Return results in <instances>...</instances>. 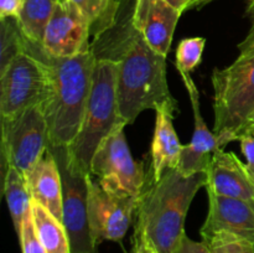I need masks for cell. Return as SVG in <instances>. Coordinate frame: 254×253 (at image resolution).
I'll return each mask as SVG.
<instances>
[{"label": "cell", "mask_w": 254, "mask_h": 253, "mask_svg": "<svg viewBox=\"0 0 254 253\" xmlns=\"http://www.w3.org/2000/svg\"><path fill=\"white\" fill-rule=\"evenodd\" d=\"M206 173L185 176L176 169L159 180L149 171L134 212V246L155 253H174L185 233V220L193 197L206 186Z\"/></svg>", "instance_id": "obj_1"}, {"label": "cell", "mask_w": 254, "mask_h": 253, "mask_svg": "<svg viewBox=\"0 0 254 253\" xmlns=\"http://www.w3.org/2000/svg\"><path fill=\"white\" fill-rule=\"evenodd\" d=\"M39 59L47 62L51 72V93L42 104L49 126V146H69L83 122L96 57L88 49L66 59H55L42 52Z\"/></svg>", "instance_id": "obj_2"}, {"label": "cell", "mask_w": 254, "mask_h": 253, "mask_svg": "<svg viewBox=\"0 0 254 253\" xmlns=\"http://www.w3.org/2000/svg\"><path fill=\"white\" fill-rule=\"evenodd\" d=\"M237 59L222 69L212 72L213 133L225 148L238 139L254 111V25L238 45Z\"/></svg>", "instance_id": "obj_3"}, {"label": "cell", "mask_w": 254, "mask_h": 253, "mask_svg": "<svg viewBox=\"0 0 254 253\" xmlns=\"http://www.w3.org/2000/svg\"><path fill=\"white\" fill-rule=\"evenodd\" d=\"M118 64L111 60L96 61L93 83L81 129L68 146L72 158L84 171L91 174V163L99 144L121 124H126L119 113Z\"/></svg>", "instance_id": "obj_4"}, {"label": "cell", "mask_w": 254, "mask_h": 253, "mask_svg": "<svg viewBox=\"0 0 254 253\" xmlns=\"http://www.w3.org/2000/svg\"><path fill=\"white\" fill-rule=\"evenodd\" d=\"M59 165L62 178L64 215L62 223L69 240L71 253H98L88 222V179L72 158L68 146H49Z\"/></svg>", "instance_id": "obj_5"}, {"label": "cell", "mask_w": 254, "mask_h": 253, "mask_svg": "<svg viewBox=\"0 0 254 253\" xmlns=\"http://www.w3.org/2000/svg\"><path fill=\"white\" fill-rule=\"evenodd\" d=\"M51 93V72L46 61L27 52L0 72V117L11 118L25 109L42 106Z\"/></svg>", "instance_id": "obj_6"}, {"label": "cell", "mask_w": 254, "mask_h": 253, "mask_svg": "<svg viewBox=\"0 0 254 253\" xmlns=\"http://www.w3.org/2000/svg\"><path fill=\"white\" fill-rule=\"evenodd\" d=\"M49 145V126L42 106L1 118L2 176L9 166L26 175L46 154Z\"/></svg>", "instance_id": "obj_7"}, {"label": "cell", "mask_w": 254, "mask_h": 253, "mask_svg": "<svg viewBox=\"0 0 254 253\" xmlns=\"http://www.w3.org/2000/svg\"><path fill=\"white\" fill-rule=\"evenodd\" d=\"M126 124L117 126L97 148L91 175L109 192L139 198L146 181L141 163L134 160L126 134Z\"/></svg>", "instance_id": "obj_8"}, {"label": "cell", "mask_w": 254, "mask_h": 253, "mask_svg": "<svg viewBox=\"0 0 254 253\" xmlns=\"http://www.w3.org/2000/svg\"><path fill=\"white\" fill-rule=\"evenodd\" d=\"M138 198L109 192L93 178L88 179V222L97 245L119 242L134 218Z\"/></svg>", "instance_id": "obj_9"}, {"label": "cell", "mask_w": 254, "mask_h": 253, "mask_svg": "<svg viewBox=\"0 0 254 253\" xmlns=\"http://www.w3.org/2000/svg\"><path fill=\"white\" fill-rule=\"evenodd\" d=\"M91 21L69 0L59 1L47 25L42 49L55 59L76 56L89 49Z\"/></svg>", "instance_id": "obj_10"}, {"label": "cell", "mask_w": 254, "mask_h": 253, "mask_svg": "<svg viewBox=\"0 0 254 253\" xmlns=\"http://www.w3.org/2000/svg\"><path fill=\"white\" fill-rule=\"evenodd\" d=\"M208 213L201 227V237L207 240L218 232L241 238L254 248V200L221 196L207 191Z\"/></svg>", "instance_id": "obj_11"}, {"label": "cell", "mask_w": 254, "mask_h": 253, "mask_svg": "<svg viewBox=\"0 0 254 253\" xmlns=\"http://www.w3.org/2000/svg\"><path fill=\"white\" fill-rule=\"evenodd\" d=\"M189 92L193 113V134L189 144L184 145L181 160L176 170L185 176L193 175L197 173H206L213 154L220 150L221 145L217 136L206 126L200 108V93L196 88L195 82L190 73L179 72Z\"/></svg>", "instance_id": "obj_12"}, {"label": "cell", "mask_w": 254, "mask_h": 253, "mask_svg": "<svg viewBox=\"0 0 254 253\" xmlns=\"http://www.w3.org/2000/svg\"><path fill=\"white\" fill-rule=\"evenodd\" d=\"M181 14L166 0H136L133 25L154 51L166 57Z\"/></svg>", "instance_id": "obj_13"}, {"label": "cell", "mask_w": 254, "mask_h": 253, "mask_svg": "<svg viewBox=\"0 0 254 253\" xmlns=\"http://www.w3.org/2000/svg\"><path fill=\"white\" fill-rule=\"evenodd\" d=\"M206 191L242 200H254V178L233 151H216L206 170Z\"/></svg>", "instance_id": "obj_14"}, {"label": "cell", "mask_w": 254, "mask_h": 253, "mask_svg": "<svg viewBox=\"0 0 254 253\" xmlns=\"http://www.w3.org/2000/svg\"><path fill=\"white\" fill-rule=\"evenodd\" d=\"M155 129L151 143L150 173L159 180L168 170L178 169L181 160L184 145L174 128V114L178 113L171 107H160L156 109Z\"/></svg>", "instance_id": "obj_15"}, {"label": "cell", "mask_w": 254, "mask_h": 253, "mask_svg": "<svg viewBox=\"0 0 254 253\" xmlns=\"http://www.w3.org/2000/svg\"><path fill=\"white\" fill-rule=\"evenodd\" d=\"M31 198L62 221L64 198L62 178L54 154L47 149L46 154L25 175Z\"/></svg>", "instance_id": "obj_16"}, {"label": "cell", "mask_w": 254, "mask_h": 253, "mask_svg": "<svg viewBox=\"0 0 254 253\" xmlns=\"http://www.w3.org/2000/svg\"><path fill=\"white\" fill-rule=\"evenodd\" d=\"M31 215L37 237L47 253H71L68 236L62 221L34 200Z\"/></svg>", "instance_id": "obj_17"}, {"label": "cell", "mask_w": 254, "mask_h": 253, "mask_svg": "<svg viewBox=\"0 0 254 253\" xmlns=\"http://www.w3.org/2000/svg\"><path fill=\"white\" fill-rule=\"evenodd\" d=\"M2 191L6 198L14 228L19 237L21 233L22 222L31 210L32 202L25 175L12 166H9L5 175L2 176Z\"/></svg>", "instance_id": "obj_18"}, {"label": "cell", "mask_w": 254, "mask_h": 253, "mask_svg": "<svg viewBox=\"0 0 254 253\" xmlns=\"http://www.w3.org/2000/svg\"><path fill=\"white\" fill-rule=\"evenodd\" d=\"M59 0H22L17 16L20 27L29 41L42 46L47 25Z\"/></svg>", "instance_id": "obj_19"}, {"label": "cell", "mask_w": 254, "mask_h": 253, "mask_svg": "<svg viewBox=\"0 0 254 253\" xmlns=\"http://www.w3.org/2000/svg\"><path fill=\"white\" fill-rule=\"evenodd\" d=\"M1 44H0V72L16 59L20 54L27 51L29 40L22 32L19 21L15 17L1 19Z\"/></svg>", "instance_id": "obj_20"}, {"label": "cell", "mask_w": 254, "mask_h": 253, "mask_svg": "<svg viewBox=\"0 0 254 253\" xmlns=\"http://www.w3.org/2000/svg\"><path fill=\"white\" fill-rule=\"evenodd\" d=\"M206 39L203 37H189L179 44L176 50V68L179 72L191 73L202 60Z\"/></svg>", "instance_id": "obj_21"}, {"label": "cell", "mask_w": 254, "mask_h": 253, "mask_svg": "<svg viewBox=\"0 0 254 253\" xmlns=\"http://www.w3.org/2000/svg\"><path fill=\"white\" fill-rule=\"evenodd\" d=\"M212 253H254L253 246L227 232H218L203 240Z\"/></svg>", "instance_id": "obj_22"}, {"label": "cell", "mask_w": 254, "mask_h": 253, "mask_svg": "<svg viewBox=\"0 0 254 253\" xmlns=\"http://www.w3.org/2000/svg\"><path fill=\"white\" fill-rule=\"evenodd\" d=\"M19 242L21 245L22 253H47L35 231L34 220H32L31 210L22 222L21 233L19 236Z\"/></svg>", "instance_id": "obj_23"}, {"label": "cell", "mask_w": 254, "mask_h": 253, "mask_svg": "<svg viewBox=\"0 0 254 253\" xmlns=\"http://www.w3.org/2000/svg\"><path fill=\"white\" fill-rule=\"evenodd\" d=\"M238 141L241 143L243 155L247 160V169L254 178V126H246L238 135Z\"/></svg>", "instance_id": "obj_24"}, {"label": "cell", "mask_w": 254, "mask_h": 253, "mask_svg": "<svg viewBox=\"0 0 254 253\" xmlns=\"http://www.w3.org/2000/svg\"><path fill=\"white\" fill-rule=\"evenodd\" d=\"M73 2L93 24L97 19L102 15L104 7H106V0H69Z\"/></svg>", "instance_id": "obj_25"}, {"label": "cell", "mask_w": 254, "mask_h": 253, "mask_svg": "<svg viewBox=\"0 0 254 253\" xmlns=\"http://www.w3.org/2000/svg\"><path fill=\"white\" fill-rule=\"evenodd\" d=\"M174 253H212L208 248V246L205 242H197L191 238H189L188 235H184L181 241L179 242L178 247L175 248Z\"/></svg>", "instance_id": "obj_26"}, {"label": "cell", "mask_w": 254, "mask_h": 253, "mask_svg": "<svg viewBox=\"0 0 254 253\" xmlns=\"http://www.w3.org/2000/svg\"><path fill=\"white\" fill-rule=\"evenodd\" d=\"M21 4L22 0H0V20L6 17L17 19Z\"/></svg>", "instance_id": "obj_27"}, {"label": "cell", "mask_w": 254, "mask_h": 253, "mask_svg": "<svg viewBox=\"0 0 254 253\" xmlns=\"http://www.w3.org/2000/svg\"><path fill=\"white\" fill-rule=\"evenodd\" d=\"M215 0H189L188 6H186V10L190 9H200L203 5L208 4V2H212Z\"/></svg>", "instance_id": "obj_28"}, {"label": "cell", "mask_w": 254, "mask_h": 253, "mask_svg": "<svg viewBox=\"0 0 254 253\" xmlns=\"http://www.w3.org/2000/svg\"><path fill=\"white\" fill-rule=\"evenodd\" d=\"M166 1H169L171 5L178 7L181 12H184L186 11V6H188L189 0H166Z\"/></svg>", "instance_id": "obj_29"}, {"label": "cell", "mask_w": 254, "mask_h": 253, "mask_svg": "<svg viewBox=\"0 0 254 253\" xmlns=\"http://www.w3.org/2000/svg\"><path fill=\"white\" fill-rule=\"evenodd\" d=\"M133 253H155L150 248L145 247V246H134Z\"/></svg>", "instance_id": "obj_30"}, {"label": "cell", "mask_w": 254, "mask_h": 253, "mask_svg": "<svg viewBox=\"0 0 254 253\" xmlns=\"http://www.w3.org/2000/svg\"><path fill=\"white\" fill-rule=\"evenodd\" d=\"M247 12L248 15H250L251 19H252L253 25H254V0H250V5H248Z\"/></svg>", "instance_id": "obj_31"}, {"label": "cell", "mask_w": 254, "mask_h": 253, "mask_svg": "<svg viewBox=\"0 0 254 253\" xmlns=\"http://www.w3.org/2000/svg\"><path fill=\"white\" fill-rule=\"evenodd\" d=\"M254 126V111H253V113L251 114L250 118H248L247 124H246V126ZM246 126H245V128H246Z\"/></svg>", "instance_id": "obj_32"}, {"label": "cell", "mask_w": 254, "mask_h": 253, "mask_svg": "<svg viewBox=\"0 0 254 253\" xmlns=\"http://www.w3.org/2000/svg\"><path fill=\"white\" fill-rule=\"evenodd\" d=\"M59 1H61V2H62V1H66V0H59Z\"/></svg>", "instance_id": "obj_33"}, {"label": "cell", "mask_w": 254, "mask_h": 253, "mask_svg": "<svg viewBox=\"0 0 254 253\" xmlns=\"http://www.w3.org/2000/svg\"><path fill=\"white\" fill-rule=\"evenodd\" d=\"M109 1V0H106V5H107V2H108Z\"/></svg>", "instance_id": "obj_34"}]
</instances>
